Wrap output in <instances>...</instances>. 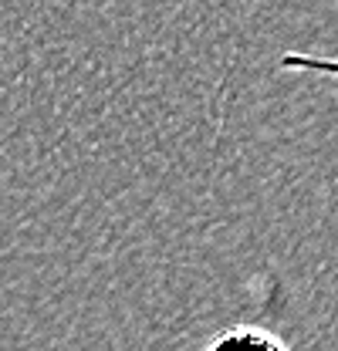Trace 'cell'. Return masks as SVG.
<instances>
[{"instance_id":"cell-1","label":"cell","mask_w":338,"mask_h":351,"mask_svg":"<svg viewBox=\"0 0 338 351\" xmlns=\"http://www.w3.org/2000/svg\"><path fill=\"white\" fill-rule=\"evenodd\" d=\"M203 351H291L288 341L267 328L257 324H230L223 331H216Z\"/></svg>"},{"instance_id":"cell-2","label":"cell","mask_w":338,"mask_h":351,"mask_svg":"<svg viewBox=\"0 0 338 351\" xmlns=\"http://www.w3.org/2000/svg\"><path fill=\"white\" fill-rule=\"evenodd\" d=\"M281 71H295V75H328L338 82V58L325 54H301V51H284L278 58Z\"/></svg>"}]
</instances>
